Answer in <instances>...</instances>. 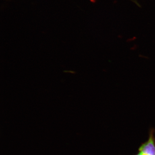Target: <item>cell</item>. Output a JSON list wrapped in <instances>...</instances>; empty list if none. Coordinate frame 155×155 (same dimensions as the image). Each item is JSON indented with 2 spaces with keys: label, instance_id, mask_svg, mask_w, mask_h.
Returning <instances> with one entry per match:
<instances>
[{
  "label": "cell",
  "instance_id": "cell-1",
  "mask_svg": "<svg viewBox=\"0 0 155 155\" xmlns=\"http://www.w3.org/2000/svg\"><path fill=\"white\" fill-rule=\"evenodd\" d=\"M154 130L151 129L148 140L143 143L139 148V153L144 155H155Z\"/></svg>",
  "mask_w": 155,
  "mask_h": 155
}]
</instances>
